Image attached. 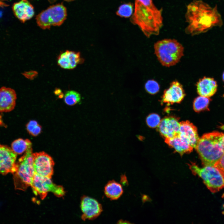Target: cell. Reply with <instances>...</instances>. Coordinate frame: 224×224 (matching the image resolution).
<instances>
[{
	"mask_svg": "<svg viewBox=\"0 0 224 224\" xmlns=\"http://www.w3.org/2000/svg\"><path fill=\"white\" fill-rule=\"evenodd\" d=\"M147 91L151 94H154L158 92L160 86L158 83L153 80H148L145 84Z\"/></svg>",
	"mask_w": 224,
	"mask_h": 224,
	"instance_id": "26",
	"label": "cell"
},
{
	"mask_svg": "<svg viewBox=\"0 0 224 224\" xmlns=\"http://www.w3.org/2000/svg\"><path fill=\"white\" fill-rule=\"evenodd\" d=\"M155 53L161 63L169 67L175 65L183 55L184 48L174 39H165L155 43Z\"/></svg>",
	"mask_w": 224,
	"mask_h": 224,
	"instance_id": "4",
	"label": "cell"
},
{
	"mask_svg": "<svg viewBox=\"0 0 224 224\" xmlns=\"http://www.w3.org/2000/svg\"><path fill=\"white\" fill-rule=\"evenodd\" d=\"M165 142L181 155L190 153L194 148L188 140L180 134L173 138H165Z\"/></svg>",
	"mask_w": 224,
	"mask_h": 224,
	"instance_id": "19",
	"label": "cell"
},
{
	"mask_svg": "<svg viewBox=\"0 0 224 224\" xmlns=\"http://www.w3.org/2000/svg\"><path fill=\"white\" fill-rule=\"evenodd\" d=\"M33 157L35 173L51 178L54 165L52 158L44 152L33 153Z\"/></svg>",
	"mask_w": 224,
	"mask_h": 224,
	"instance_id": "9",
	"label": "cell"
},
{
	"mask_svg": "<svg viewBox=\"0 0 224 224\" xmlns=\"http://www.w3.org/2000/svg\"><path fill=\"white\" fill-rule=\"evenodd\" d=\"M221 128L223 130H224V125H222L221 127Z\"/></svg>",
	"mask_w": 224,
	"mask_h": 224,
	"instance_id": "35",
	"label": "cell"
},
{
	"mask_svg": "<svg viewBox=\"0 0 224 224\" xmlns=\"http://www.w3.org/2000/svg\"><path fill=\"white\" fill-rule=\"evenodd\" d=\"M133 11V7L131 4H125L119 7L117 14L121 17H128L131 15Z\"/></svg>",
	"mask_w": 224,
	"mask_h": 224,
	"instance_id": "25",
	"label": "cell"
},
{
	"mask_svg": "<svg viewBox=\"0 0 224 224\" xmlns=\"http://www.w3.org/2000/svg\"><path fill=\"white\" fill-rule=\"evenodd\" d=\"M26 129L30 134L34 136L38 135L41 132V127L35 120H31L26 125Z\"/></svg>",
	"mask_w": 224,
	"mask_h": 224,
	"instance_id": "24",
	"label": "cell"
},
{
	"mask_svg": "<svg viewBox=\"0 0 224 224\" xmlns=\"http://www.w3.org/2000/svg\"><path fill=\"white\" fill-rule=\"evenodd\" d=\"M222 198H224V194H223V195H222Z\"/></svg>",
	"mask_w": 224,
	"mask_h": 224,
	"instance_id": "39",
	"label": "cell"
},
{
	"mask_svg": "<svg viewBox=\"0 0 224 224\" xmlns=\"http://www.w3.org/2000/svg\"><path fill=\"white\" fill-rule=\"evenodd\" d=\"M81 100L80 94L74 91H67L65 94L64 100L69 105H73L79 102Z\"/></svg>",
	"mask_w": 224,
	"mask_h": 224,
	"instance_id": "23",
	"label": "cell"
},
{
	"mask_svg": "<svg viewBox=\"0 0 224 224\" xmlns=\"http://www.w3.org/2000/svg\"><path fill=\"white\" fill-rule=\"evenodd\" d=\"M185 93L182 85L177 81H174L169 87L164 91L162 102L167 104L179 103L184 99Z\"/></svg>",
	"mask_w": 224,
	"mask_h": 224,
	"instance_id": "12",
	"label": "cell"
},
{
	"mask_svg": "<svg viewBox=\"0 0 224 224\" xmlns=\"http://www.w3.org/2000/svg\"><path fill=\"white\" fill-rule=\"evenodd\" d=\"M185 18L188 25L185 31L191 35L205 32L222 24L217 7H212L200 0H194L188 5Z\"/></svg>",
	"mask_w": 224,
	"mask_h": 224,
	"instance_id": "1",
	"label": "cell"
},
{
	"mask_svg": "<svg viewBox=\"0 0 224 224\" xmlns=\"http://www.w3.org/2000/svg\"><path fill=\"white\" fill-rule=\"evenodd\" d=\"M123 192L122 185L114 180L108 182L105 187V195L112 200L119 198L121 196Z\"/></svg>",
	"mask_w": 224,
	"mask_h": 224,
	"instance_id": "20",
	"label": "cell"
},
{
	"mask_svg": "<svg viewBox=\"0 0 224 224\" xmlns=\"http://www.w3.org/2000/svg\"><path fill=\"white\" fill-rule=\"evenodd\" d=\"M4 0H0V6H7V4H6L4 3V2H3V1Z\"/></svg>",
	"mask_w": 224,
	"mask_h": 224,
	"instance_id": "32",
	"label": "cell"
},
{
	"mask_svg": "<svg viewBox=\"0 0 224 224\" xmlns=\"http://www.w3.org/2000/svg\"><path fill=\"white\" fill-rule=\"evenodd\" d=\"M180 123V134L185 138L195 149L199 139L196 127L188 121H182Z\"/></svg>",
	"mask_w": 224,
	"mask_h": 224,
	"instance_id": "17",
	"label": "cell"
},
{
	"mask_svg": "<svg viewBox=\"0 0 224 224\" xmlns=\"http://www.w3.org/2000/svg\"><path fill=\"white\" fill-rule=\"evenodd\" d=\"M81 208L82 213V218L84 221L94 219L102 211L101 205L97 200L86 196L81 198Z\"/></svg>",
	"mask_w": 224,
	"mask_h": 224,
	"instance_id": "11",
	"label": "cell"
},
{
	"mask_svg": "<svg viewBox=\"0 0 224 224\" xmlns=\"http://www.w3.org/2000/svg\"><path fill=\"white\" fill-rule=\"evenodd\" d=\"M32 143L28 139L19 138L14 140L11 144V148L17 155H21L31 148Z\"/></svg>",
	"mask_w": 224,
	"mask_h": 224,
	"instance_id": "21",
	"label": "cell"
},
{
	"mask_svg": "<svg viewBox=\"0 0 224 224\" xmlns=\"http://www.w3.org/2000/svg\"><path fill=\"white\" fill-rule=\"evenodd\" d=\"M31 187L35 195L44 199L49 192H51L58 197L65 194L63 187L54 184L50 178L43 177L35 173Z\"/></svg>",
	"mask_w": 224,
	"mask_h": 224,
	"instance_id": "8",
	"label": "cell"
},
{
	"mask_svg": "<svg viewBox=\"0 0 224 224\" xmlns=\"http://www.w3.org/2000/svg\"><path fill=\"white\" fill-rule=\"evenodd\" d=\"M197 90L200 96L210 97L216 92L217 88L216 81L214 78L204 77L197 82Z\"/></svg>",
	"mask_w": 224,
	"mask_h": 224,
	"instance_id": "18",
	"label": "cell"
},
{
	"mask_svg": "<svg viewBox=\"0 0 224 224\" xmlns=\"http://www.w3.org/2000/svg\"><path fill=\"white\" fill-rule=\"evenodd\" d=\"M80 53L67 50L61 53L58 58V64L63 68L72 69L83 62Z\"/></svg>",
	"mask_w": 224,
	"mask_h": 224,
	"instance_id": "15",
	"label": "cell"
},
{
	"mask_svg": "<svg viewBox=\"0 0 224 224\" xmlns=\"http://www.w3.org/2000/svg\"><path fill=\"white\" fill-rule=\"evenodd\" d=\"M16 98L13 89L5 86L0 88V112H9L13 110Z\"/></svg>",
	"mask_w": 224,
	"mask_h": 224,
	"instance_id": "14",
	"label": "cell"
},
{
	"mask_svg": "<svg viewBox=\"0 0 224 224\" xmlns=\"http://www.w3.org/2000/svg\"><path fill=\"white\" fill-rule=\"evenodd\" d=\"M223 143H224V136H223Z\"/></svg>",
	"mask_w": 224,
	"mask_h": 224,
	"instance_id": "37",
	"label": "cell"
},
{
	"mask_svg": "<svg viewBox=\"0 0 224 224\" xmlns=\"http://www.w3.org/2000/svg\"><path fill=\"white\" fill-rule=\"evenodd\" d=\"M192 173L201 177L208 189L215 193L224 188V176L214 166H204L202 167L191 162L189 164Z\"/></svg>",
	"mask_w": 224,
	"mask_h": 224,
	"instance_id": "6",
	"label": "cell"
},
{
	"mask_svg": "<svg viewBox=\"0 0 224 224\" xmlns=\"http://www.w3.org/2000/svg\"><path fill=\"white\" fill-rule=\"evenodd\" d=\"M55 94L59 96V97H63V94L61 90L58 88H56L54 91Z\"/></svg>",
	"mask_w": 224,
	"mask_h": 224,
	"instance_id": "31",
	"label": "cell"
},
{
	"mask_svg": "<svg viewBox=\"0 0 224 224\" xmlns=\"http://www.w3.org/2000/svg\"><path fill=\"white\" fill-rule=\"evenodd\" d=\"M32 147L28 149L16 162L17 169L13 174L15 189L25 191L31 186L35 174Z\"/></svg>",
	"mask_w": 224,
	"mask_h": 224,
	"instance_id": "5",
	"label": "cell"
},
{
	"mask_svg": "<svg viewBox=\"0 0 224 224\" xmlns=\"http://www.w3.org/2000/svg\"><path fill=\"white\" fill-rule=\"evenodd\" d=\"M222 79H223V81H224V72L223 73V75H222Z\"/></svg>",
	"mask_w": 224,
	"mask_h": 224,
	"instance_id": "36",
	"label": "cell"
},
{
	"mask_svg": "<svg viewBox=\"0 0 224 224\" xmlns=\"http://www.w3.org/2000/svg\"><path fill=\"white\" fill-rule=\"evenodd\" d=\"M157 127L158 130L165 138H173L179 134L180 123L174 117L164 118Z\"/></svg>",
	"mask_w": 224,
	"mask_h": 224,
	"instance_id": "13",
	"label": "cell"
},
{
	"mask_svg": "<svg viewBox=\"0 0 224 224\" xmlns=\"http://www.w3.org/2000/svg\"><path fill=\"white\" fill-rule=\"evenodd\" d=\"M210 99L208 97L200 96L196 98L194 102L193 108L196 112H199L207 108Z\"/></svg>",
	"mask_w": 224,
	"mask_h": 224,
	"instance_id": "22",
	"label": "cell"
},
{
	"mask_svg": "<svg viewBox=\"0 0 224 224\" xmlns=\"http://www.w3.org/2000/svg\"><path fill=\"white\" fill-rule=\"evenodd\" d=\"M162 10L155 6L146 5L136 0L131 22L137 25L147 37L158 35L163 25Z\"/></svg>",
	"mask_w": 224,
	"mask_h": 224,
	"instance_id": "2",
	"label": "cell"
},
{
	"mask_svg": "<svg viewBox=\"0 0 224 224\" xmlns=\"http://www.w3.org/2000/svg\"><path fill=\"white\" fill-rule=\"evenodd\" d=\"M214 166L217 168L224 176V154L215 163Z\"/></svg>",
	"mask_w": 224,
	"mask_h": 224,
	"instance_id": "28",
	"label": "cell"
},
{
	"mask_svg": "<svg viewBox=\"0 0 224 224\" xmlns=\"http://www.w3.org/2000/svg\"><path fill=\"white\" fill-rule=\"evenodd\" d=\"M119 223H129V222L125 221H124L122 220H120L118 222Z\"/></svg>",
	"mask_w": 224,
	"mask_h": 224,
	"instance_id": "33",
	"label": "cell"
},
{
	"mask_svg": "<svg viewBox=\"0 0 224 224\" xmlns=\"http://www.w3.org/2000/svg\"><path fill=\"white\" fill-rule=\"evenodd\" d=\"M17 154L8 146L0 144V174H13L16 171Z\"/></svg>",
	"mask_w": 224,
	"mask_h": 224,
	"instance_id": "10",
	"label": "cell"
},
{
	"mask_svg": "<svg viewBox=\"0 0 224 224\" xmlns=\"http://www.w3.org/2000/svg\"><path fill=\"white\" fill-rule=\"evenodd\" d=\"M224 134L214 132L199 138L195 148L204 166H214L224 154Z\"/></svg>",
	"mask_w": 224,
	"mask_h": 224,
	"instance_id": "3",
	"label": "cell"
},
{
	"mask_svg": "<svg viewBox=\"0 0 224 224\" xmlns=\"http://www.w3.org/2000/svg\"><path fill=\"white\" fill-rule=\"evenodd\" d=\"M22 74L27 78L32 80H33L37 77L38 73V72L36 71L31 70L25 72H23Z\"/></svg>",
	"mask_w": 224,
	"mask_h": 224,
	"instance_id": "29",
	"label": "cell"
},
{
	"mask_svg": "<svg viewBox=\"0 0 224 224\" xmlns=\"http://www.w3.org/2000/svg\"><path fill=\"white\" fill-rule=\"evenodd\" d=\"M160 122V117L156 114H152L149 115L146 119L147 125L151 128H153L157 127Z\"/></svg>",
	"mask_w": 224,
	"mask_h": 224,
	"instance_id": "27",
	"label": "cell"
},
{
	"mask_svg": "<svg viewBox=\"0 0 224 224\" xmlns=\"http://www.w3.org/2000/svg\"><path fill=\"white\" fill-rule=\"evenodd\" d=\"M55 0H49V1L51 3H52L55 2Z\"/></svg>",
	"mask_w": 224,
	"mask_h": 224,
	"instance_id": "34",
	"label": "cell"
},
{
	"mask_svg": "<svg viewBox=\"0 0 224 224\" xmlns=\"http://www.w3.org/2000/svg\"></svg>",
	"mask_w": 224,
	"mask_h": 224,
	"instance_id": "40",
	"label": "cell"
},
{
	"mask_svg": "<svg viewBox=\"0 0 224 224\" xmlns=\"http://www.w3.org/2000/svg\"><path fill=\"white\" fill-rule=\"evenodd\" d=\"M12 9L15 16L23 23L30 19L35 13L33 6L27 0H21L14 3Z\"/></svg>",
	"mask_w": 224,
	"mask_h": 224,
	"instance_id": "16",
	"label": "cell"
},
{
	"mask_svg": "<svg viewBox=\"0 0 224 224\" xmlns=\"http://www.w3.org/2000/svg\"><path fill=\"white\" fill-rule=\"evenodd\" d=\"M138 1L142 3L144 5L149 6H152L154 5L153 4L152 0H137Z\"/></svg>",
	"mask_w": 224,
	"mask_h": 224,
	"instance_id": "30",
	"label": "cell"
},
{
	"mask_svg": "<svg viewBox=\"0 0 224 224\" xmlns=\"http://www.w3.org/2000/svg\"><path fill=\"white\" fill-rule=\"evenodd\" d=\"M65 0L66 1H72L73 0Z\"/></svg>",
	"mask_w": 224,
	"mask_h": 224,
	"instance_id": "38",
	"label": "cell"
},
{
	"mask_svg": "<svg viewBox=\"0 0 224 224\" xmlns=\"http://www.w3.org/2000/svg\"><path fill=\"white\" fill-rule=\"evenodd\" d=\"M67 10L62 4L49 7L40 13L36 17L38 25L43 29L51 26H60L66 19Z\"/></svg>",
	"mask_w": 224,
	"mask_h": 224,
	"instance_id": "7",
	"label": "cell"
}]
</instances>
